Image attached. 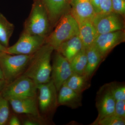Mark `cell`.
<instances>
[{"instance_id":"cell-28","label":"cell","mask_w":125,"mask_h":125,"mask_svg":"<svg viewBox=\"0 0 125 125\" xmlns=\"http://www.w3.org/2000/svg\"><path fill=\"white\" fill-rule=\"evenodd\" d=\"M9 125H21L20 121L17 116H15L11 117L9 121Z\"/></svg>"},{"instance_id":"cell-29","label":"cell","mask_w":125,"mask_h":125,"mask_svg":"<svg viewBox=\"0 0 125 125\" xmlns=\"http://www.w3.org/2000/svg\"><path fill=\"white\" fill-rule=\"evenodd\" d=\"M40 124L37 121L31 119L25 120L23 123V125H40Z\"/></svg>"},{"instance_id":"cell-25","label":"cell","mask_w":125,"mask_h":125,"mask_svg":"<svg viewBox=\"0 0 125 125\" xmlns=\"http://www.w3.org/2000/svg\"><path fill=\"white\" fill-rule=\"evenodd\" d=\"M114 114L123 119H125V101H116Z\"/></svg>"},{"instance_id":"cell-26","label":"cell","mask_w":125,"mask_h":125,"mask_svg":"<svg viewBox=\"0 0 125 125\" xmlns=\"http://www.w3.org/2000/svg\"><path fill=\"white\" fill-rule=\"evenodd\" d=\"M100 10L99 13H108L112 11V0H101Z\"/></svg>"},{"instance_id":"cell-13","label":"cell","mask_w":125,"mask_h":125,"mask_svg":"<svg viewBox=\"0 0 125 125\" xmlns=\"http://www.w3.org/2000/svg\"><path fill=\"white\" fill-rule=\"evenodd\" d=\"M70 12L78 23L92 20L96 14L90 0H71Z\"/></svg>"},{"instance_id":"cell-7","label":"cell","mask_w":125,"mask_h":125,"mask_svg":"<svg viewBox=\"0 0 125 125\" xmlns=\"http://www.w3.org/2000/svg\"><path fill=\"white\" fill-rule=\"evenodd\" d=\"M46 38L23 31L18 41L12 46L6 48L5 52L16 55H32L46 43Z\"/></svg>"},{"instance_id":"cell-20","label":"cell","mask_w":125,"mask_h":125,"mask_svg":"<svg viewBox=\"0 0 125 125\" xmlns=\"http://www.w3.org/2000/svg\"><path fill=\"white\" fill-rule=\"evenodd\" d=\"M70 62L73 73L84 74L87 62L86 49H82Z\"/></svg>"},{"instance_id":"cell-30","label":"cell","mask_w":125,"mask_h":125,"mask_svg":"<svg viewBox=\"0 0 125 125\" xmlns=\"http://www.w3.org/2000/svg\"><path fill=\"white\" fill-rule=\"evenodd\" d=\"M6 84L7 83L4 79L0 80V91L3 90Z\"/></svg>"},{"instance_id":"cell-31","label":"cell","mask_w":125,"mask_h":125,"mask_svg":"<svg viewBox=\"0 0 125 125\" xmlns=\"http://www.w3.org/2000/svg\"><path fill=\"white\" fill-rule=\"evenodd\" d=\"M6 48L0 44V53L5 52Z\"/></svg>"},{"instance_id":"cell-24","label":"cell","mask_w":125,"mask_h":125,"mask_svg":"<svg viewBox=\"0 0 125 125\" xmlns=\"http://www.w3.org/2000/svg\"><path fill=\"white\" fill-rule=\"evenodd\" d=\"M112 11L124 18L125 15V0H112Z\"/></svg>"},{"instance_id":"cell-15","label":"cell","mask_w":125,"mask_h":125,"mask_svg":"<svg viewBox=\"0 0 125 125\" xmlns=\"http://www.w3.org/2000/svg\"><path fill=\"white\" fill-rule=\"evenodd\" d=\"M78 23L79 36L83 43V48L86 49L93 44L98 34L92 20L83 21Z\"/></svg>"},{"instance_id":"cell-2","label":"cell","mask_w":125,"mask_h":125,"mask_svg":"<svg viewBox=\"0 0 125 125\" xmlns=\"http://www.w3.org/2000/svg\"><path fill=\"white\" fill-rule=\"evenodd\" d=\"M79 33L78 22L70 10L61 17L54 31L46 38V43L51 45L56 51L63 43L79 35Z\"/></svg>"},{"instance_id":"cell-4","label":"cell","mask_w":125,"mask_h":125,"mask_svg":"<svg viewBox=\"0 0 125 125\" xmlns=\"http://www.w3.org/2000/svg\"><path fill=\"white\" fill-rule=\"evenodd\" d=\"M33 54L16 55L5 52L0 53V67L7 84L23 74Z\"/></svg>"},{"instance_id":"cell-27","label":"cell","mask_w":125,"mask_h":125,"mask_svg":"<svg viewBox=\"0 0 125 125\" xmlns=\"http://www.w3.org/2000/svg\"><path fill=\"white\" fill-rule=\"evenodd\" d=\"M96 14L100 13V4L101 0H90Z\"/></svg>"},{"instance_id":"cell-18","label":"cell","mask_w":125,"mask_h":125,"mask_svg":"<svg viewBox=\"0 0 125 125\" xmlns=\"http://www.w3.org/2000/svg\"><path fill=\"white\" fill-rule=\"evenodd\" d=\"M90 80L84 74L73 73L64 84L75 92L82 94L91 86Z\"/></svg>"},{"instance_id":"cell-21","label":"cell","mask_w":125,"mask_h":125,"mask_svg":"<svg viewBox=\"0 0 125 125\" xmlns=\"http://www.w3.org/2000/svg\"><path fill=\"white\" fill-rule=\"evenodd\" d=\"M108 87L116 101H125V85L124 83L117 82L107 83Z\"/></svg>"},{"instance_id":"cell-3","label":"cell","mask_w":125,"mask_h":125,"mask_svg":"<svg viewBox=\"0 0 125 125\" xmlns=\"http://www.w3.org/2000/svg\"><path fill=\"white\" fill-rule=\"evenodd\" d=\"M51 24L46 10L40 0H33L28 17L25 22L23 31L46 38Z\"/></svg>"},{"instance_id":"cell-1","label":"cell","mask_w":125,"mask_h":125,"mask_svg":"<svg viewBox=\"0 0 125 125\" xmlns=\"http://www.w3.org/2000/svg\"><path fill=\"white\" fill-rule=\"evenodd\" d=\"M54 48L45 43L33 54L23 75L30 78L37 85L51 80V58Z\"/></svg>"},{"instance_id":"cell-14","label":"cell","mask_w":125,"mask_h":125,"mask_svg":"<svg viewBox=\"0 0 125 125\" xmlns=\"http://www.w3.org/2000/svg\"><path fill=\"white\" fill-rule=\"evenodd\" d=\"M58 106L63 105L76 109L82 105V94L79 93L63 84L58 90Z\"/></svg>"},{"instance_id":"cell-19","label":"cell","mask_w":125,"mask_h":125,"mask_svg":"<svg viewBox=\"0 0 125 125\" xmlns=\"http://www.w3.org/2000/svg\"><path fill=\"white\" fill-rule=\"evenodd\" d=\"M14 30V26L0 13V44L5 47L9 46L10 39Z\"/></svg>"},{"instance_id":"cell-23","label":"cell","mask_w":125,"mask_h":125,"mask_svg":"<svg viewBox=\"0 0 125 125\" xmlns=\"http://www.w3.org/2000/svg\"><path fill=\"white\" fill-rule=\"evenodd\" d=\"M93 125H125V119L117 116L115 114L109 115L102 118Z\"/></svg>"},{"instance_id":"cell-6","label":"cell","mask_w":125,"mask_h":125,"mask_svg":"<svg viewBox=\"0 0 125 125\" xmlns=\"http://www.w3.org/2000/svg\"><path fill=\"white\" fill-rule=\"evenodd\" d=\"M38 103L39 111L48 116L52 115L58 106L57 92L52 81L37 85Z\"/></svg>"},{"instance_id":"cell-9","label":"cell","mask_w":125,"mask_h":125,"mask_svg":"<svg viewBox=\"0 0 125 125\" xmlns=\"http://www.w3.org/2000/svg\"><path fill=\"white\" fill-rule=\"evenodd\" d=\"M73 73L69 62L62 54L57 52L52 65L51 79L58 92Z\"/></svg>"},{"instance_id":"cell-22","label":"cell","mask_w":125,"mask_h":125,"mask_svg":"<svg viewBox=\"0 0 125 125\" xmlns=\"http://www.w3.org/2000/svg\"><path fill=\"white\" fill-rule=\"evenodd\" d=\"M9 101L0 95V125H5L9 120L10 114Z\"/></svg>"},{"instance_id":"cell-16","label":"cell","mask_w":125,"mask_h":125,"mask_svg":"<svg viewBox=\"0 0 125 125\" xmlns=\"http://www.w3.org/2000/svg\"><path fill=\"white\" fill-rule=\"evenodd\" d=\"M83 48L82 42L78 35L63 43L56 51L64 56L70 62Z\"/></svg>"},{"instance_id":"cell-10","label":"cell","mask_w":125,"mask_h":125,"mask_svg":"<svg viewBox=\"0 0 125 125\" xmlns=\"http://www.w3.org/2000/svg\"><path fill=\"white\" fill-rule=\"evenodd\" d=\"M125 41V31L120 30L98 34L93 45L104 59L115 47Z\"/></svg>"},{"instance_id":"cell-8","label":"cell","mask_w":125,"mask_h":125,"mask_svg":"<svg viewBox=\"0 0 125 125\" xmlns=\"http://www.w3.org/2000/svg\"><path fill=\"white\" fill-rule=\"evenodd\" d=\"M122 16L113 11L96 14L92 21L98 34L124 30L125 23Z\"/></svg>"},{"instance_id":"cell-5","label":"cell","mask_w":125,"mask_h":125,"mask_svg":"<svg viewBox=\"0 0 125 125\" xmlns=\"http://www.w3.org/2000/svg\"><path fill=\"white\" fill-rule=\"evenodd\" d=\"M37 88L31 79L21 75L12 82L7 84L1 95L7 100L13 98L37 96Z\"/></svg>"},{"instance_id":"cell-32","label":"cell","mask_w":125,"mask_h":125,"mask_svg":"<svg viewBox=\"0 0 125 125\" xmlns=\"http://www.w3.org/2000/svg\"><path fill=\"white\" fill-rule=\"evenodd\" d=\"M4 79L2 70L0 67V80ZM5 80V79H4Z\"/></svg>"},{"instance_id":"cell-11","label":"cell","mask_w":125,"mask_h":125,"mask_svg":"<svg viewBox=\"0 0 125 125\" xmlns=\"http://www.w3.org/2000/svg\"><path fill=\"white\" fill-rule=\"evenodd\" d=\"M116 100L107 84L103 85L97 92L96 106L98 112L97 117L93 123L109 115L114 114Z\"/></svg>"},{"instance_id":"cell-12","label":"cell","mask_w":125,"mask_h":125,"mask_svg":"<svg viewBox=\"0 0 125 125\" xmlns=\"http://www.w3.org/2000/svg\"><path fill=\"white\" fill-rule=\"evenodd\" d=\"M7 100L16 113L40 116L37 96L13 98Z\"/></svg>"},{"instance_id":"cell-17","label":"cell","mask_w":125,"mask_h":125,"mask_svg":"<svg viewBox=\"0 0 125 125\" xmlns=\"http://www.w3.org/2000/svg\"><path fill=\"white\" fill-rule=\"evenodd\" d=\"M86 52L87 62L84 75L90 80L103 59L93 45L87 48Z\"/></svg>"}]
</instances>
